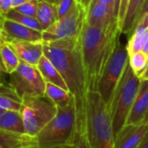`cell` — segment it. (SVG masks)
I'll return each instance as SVG.
<instances>
[{"label": "cell", "instance_id": "obj_28", "mask_svg": "<svg viewBox=\"0 0 148 148\" xmlns=\"http://www.w3.org/2000/svg\"><path fill=\"white\" fill-rule=\"evenodd\" d=\"M74 148H91L87 134V127L76 132L74 142Z\"/></svg>", "mask_w": 148, "mask_h": 148}, {"label": "cell", "instance_id": "obj_11", "mask_svg": "<svg viewBox=\"0 0 148 148\" xmlns=\"http://www.w3.org/2000/svg\"><path fill=\"white\" fill-rule=\"evenodd\" d=\"M148 134V122L126 124L114 136V148H138Z\"/></svg>", "mask_w": 148, "mask_h": 148}, {"label": "cell", "instance_id": "obj_30", "mask_svg": "<svg viewBox=\"0 0 148 148\" xmlns=\"http://www.w3.org/2000/svg\"><path fill=\"white\" fill-rule=\"evenodd\" d=\"M11 10V0H0V14L5 16Z\"/></svg>", "mask_w": 148, "mask_h": 148}, {"label": "cell", "instance_id": "obj_40", "mask_svg": "<svg viewBox=\"0 0 148 148\" xmlns=\"http://www.w3.org/2000/svg\"><path fill=\"white\" fill-rule=\"evenodd\" d=\"M42 1H45V2H48V3H54V4H57L59 3L60 0H42Z\"/></svg>", "mask_w": 148, "mask_h": 148}, {"label": "cell", "instance_id": "obj_6", "mask_svg": "<svg viewBox=\"0 0 148 148\" xmlns=\"http://www.w3.org/2000/svg\"><path fill=\"white\" fill-rule=\"evenodd\" d=\"M22 114L25 133L36 136L56 114L57 107L43 96H23L22 107L19 110Z\"/></svg>", "mask_w": 148, "mask_h": 148}, {"label": "cell", "instance_id": "obj_29", "mask_svg": "<svg viewBox=\"0 0 148 148\" xmlns=\"http://www.w3.org/2000/svg\"><path fill=\"white\" fill-rule=\"evenodd\" d=\"M128 3H129V0H121L119 14H118V26H119L120 31L121 29V27H122V24H123L126 14H127Z\"/></svg>", "mask_w": 148, "mask_h": 148}, {"label": "cell", "instance_id": "obj_19", "mask_svg": "<svg viewBox=\"0 0 148 148\" xmlns=\"http://www.w3.org/2000/svg\"><path fill=\"white\" fill-rule=\"evenodd\" d=\"M145 0H129L127 14L121 29V34L130 36L140 19Z\"/></svg>", "mask_w": 148, "mask_h": 148}, {"label": "cell", "instance_id": "obj_25", "mask_svg": "<svg viewBox=\"0 0 148 148\" xmlns=\"http://www.w3.org/2000/svg\"><path fill=\"white\" fill-rule=\"evenodd\" d=\"M148 62V55L143 51H140L129 56V65L134 74L140 78L147 69Z\"/></svg>", "mask_w": 148, "mask_h": 148}, {"label": "cell", "instance_id": "obj_39", "mask_svg": "<svg viewBox=\"0 0 148 148\" xmlns=\"http://www.w3.org/2000/svg\"><path fill=\"white\" fill-rule=\"evenodd\" d=\"M142 51H143L144 53H146L147 55H148V37L147 42H146V43H145V46H144V48H143V49H142Z\"/></svg>", "mask_w": 148, "mask_h": 148}, {"label": "cell", "instance_id": "obj_10", "mask_svg": "<svg viewBox=\"0 0 148 148\" xmlns=\"http://www.w3.org/2000/svg\"><path fill=\"white\" fill-rule=\"evenodd\" d=\"M85 22L108 34L121 33L113 9L97 0H93L86 10Z\"/></svg>", "mask_w": 148, "mask_h": 148}, {"label": "cell", "instance_id": "obj_3", "mask_svg": "<svg viewBox=\"0 0 148 148\" xmlns=\"http://www.w3.org/2000/svg\"><path fill=\"white\" fill-rule=\"evenodd\" d=\"M86 126L91 148H114L110 108L98 91H90L88 94Z\"/></svg>", "mask_w": 148, "mask_h": 148}, {"label": "cell", "instance_id": "obj_4", "mask_svg": "<svg viewBox=\"0 0 148 148\" xmlns=\"http://www.w3.org/2000/svg\"><path fill=\"white\" fill-rule=\"evenodd\" d=\"M76 134L75 98L65 108H57L55 117L36 135L37 148H55L73 145Z\"/></svg>", "mask_w": 148, "mask_h": 148}, {"label": "cell", "instance_id": "obj_1", "mask_svg": "<svg viewBox=\"0 0 148 148\" xmlns=\"http://www.w3.org/2000/svg\"><path fill=\"white\" fill-rule=\"evenodd\" d=\"M43 55L56 68L75 98L76 132L85 128L88 90L79 42H43Z\"/></svg>", "mask_w": 148, "mask_h": 148}, {"label": "cell", "instance_id": "obj_24", "mask_svg": "<svg viewBox=\"0 0 148 148\" xmlns=\"http://www.w3.org/2000/svg\"><path fill=\"white\" fill-rule=\"evenodd\" d=\"M5 18L15 21V22H16V23H18L20 24H23V25H24L26 27H29V28H31L33 29L42 32V29L40 23H38L36 17H31V16H25L23 14H21V13L17 12L14 9H12L5 16Z\"/></svg>", "mask_w": 148, "mask_h": 148}, {"label": "cell", "instance_id": "obj_38", "mask_svg": "<svg viewBox=\"0 0 148 148\" xmlns=\"http://www.w3.org/2000/svg\"><path fill=\"white\" fill-rule=\"evenodd\" d=\"M140 80L141 81H143V80H148V62L146 70L144 71V73L142 74V75L140 76Z\"/></svg>", "mask_w": 148, "mask_h": 148}, {"label": "cell", "instance_id": "obj_16", "mask_svg": "<svg viewBox=\"0 0 148 148\" xmlns=\"http://www.w3.org/2000/svg\"><path fill=\"white\" fill-rule=\"evenodd\" d=\"M0 148H37L36 136L0 129Z\"/></svg>", "mask_w": 148, "mask_h": 148}, {"label": "cell", "instance_id": "obj_20", "mask_svg": "<svg viewBox=\"0 0 148 148\" xmlns=\"http://www.w3.org/2000/svg\"><path fill=\"white\" fill-rule=\"evenodd\" d=\"M0 129L16 134H26L23 120L20 112L5 110L0 116Z\"/></svg>", "mask_w": 148, "mask_h": 148}, {"label": "cell", "instance_id": "obj_17", "mask_svg": "<svg viewBox=\"0 0 148 148\" xmlns=\"http://www.w3.org/2000/svg\"><path fill=\"white\" fill-rule=\"evenodd\" d=\"M23 103V98L16 93L14 88L7 82H0V108L4 110L19 111Z\"/></svg>", "mask_w": 148, "mask_h": 148}, {"label": "cell", "instance_id": "obj_2", "mask_svg": "<svg viewBox=\"0 0 148 148\" xmlns=\"http://www.w3.org/2000/svg\"><path fill=\"white\" fill-rule=\"evenodd\" d=\"M119 34H108L84 23L79 40L88 92L97 91L99 81L118 42Z\"/></svg>", "mask_w": 148, "mask_h": 148}, {"label": "cell", "instance_id": "obj_32", "mask_svg": "<svg viewBox=\"0 0 148 148\" xmlns=\"http://www.w3.org/2000/svg\"><path fill=\"white\" fill-rule=\"evenodd\" d=\"M120 3L121 0H114V15L115 18L118 21V14H119V9H120Z\"/></svg>", "mask_w": 148, "mask_h": 148}, {"label": "cell", "instance_id": "obj_14", "mask_svg": "<svg viewBox=\"0 0 148 148\" xmlns=\"http://www.w3.org/2000/svg\"><path fill=\"white\" fill-rule=\"evenodd\" d=\"M147 122H148V80H143L140 82L139 92L126 124Z\"/></svg>", "mask_w": 148, "mask_h": 148}, {"label": "cell", "instance_id": "obj_18", "mask_svg": "<svg viewBox=\"0 0 148 148\" xmlns=\"http://www.w3.org/2000/svg\"><path fill=\"white\" fill-rule=\"evenodd\" d=\"M36 67L39 69L45 82L55 84V85L59 86V87L62 88L63 89L69 91V88H68L67 84L65 83L63 78L62 77V75L56 69V68L54 66V64L44 55L41 57Z\"/></svg>", "mask_w": 148, "mask_h": 148}, {"label": "cell", "instance_id": "obj_5", "mask_svg": "<svg viewBox=\"0 0 148 148\" xmlns=\"http://www.w3.org/2000/svg\"><path fill=\"white\" fill-rule=\"evenodd\" d=\"M140 82V78L134 74L128 64L110 104V114L114 136L127 123L139 92Z\"/></svg>", "mask_w": 148, "mask_h": 148}, {"label": "cell", "instance_id": "obj_13", "mask_svg": "<svg viewBox=\"0 0 148 148\" xmlns=\"http://www.w3.org/2000/svg\"><path fill=\"white\" fill-rule=\"evenodd\" d=\"M5 42L13 48L21 62L36 66L43 56L42 42H36L18 40H6Z\"/></svg>", "mask_w": 148, "mask_h": 148}, {"label": "cell", "instance_id": "obj_26", "mask_svg": "<svg viewBox=\"0 0 148 148\" xmlns=\"http://www.w3.org/2000/svg\"><path fill=\"white\" fill-rule=\"evenodd\" d=\"M37 5H38V0H30L21 6L15 8L14 10L21 14L25 15V16H31V17H36Z\"/></svg>", "mask_w": 148, "mask_h": 148}, {"label": "cell", "instance_id": "obj_33", "mask_svg": "<svg viewBox=\"0 0 148 148\" xmlns=\"http://www.w3.org/2000/svg\"><path fill=\"white\" fill-rule=\"evenodd\" d=\"M76 1L85 9V10H87L93 0H76Z\"/></svg>", "mask_w": 148, "mask_h": 148}, {"label": "cell", "instance_id": "obj_36", "mask_svg": "<svg viewBox=\"0 0 148 148\" xmlns=\"http://www.w3.org/2000/svg\"><path fill=\"white\" fill-rule=\"evenodd\" d=\"M5 19V16H3L2 14H0V41L2 40V32H3V21Z\"/></svg>", "mask_w": 148, "mask_h": 148}, {"label": "cell", "instance_id": "obj_27", "mask_svg": "<svg viewBox=\"0 0 148 148\" xmlns=\"http://www.w3.org/2000/svg\"><path fill=\"white\" fill-rule=\"evenodd\" d=\"M76 0H60L57 6V20L67 16L76 5Z\"/></svg>", "mask_w": 148, "mask_h": 148}, {"label": "cell", "instance_id": "obj_12", "mask_svg": "<svg viewBox=\"0 0 148 148\" xmlns=\"http://www.w3.org/2000/svg\"><path fill=\"white\" fill-rule=\"evenodd\" d=\"M3 40H18L27 42H42V32L5 18L3 24Z\"/></svg>", "mask_w": 148, "mask_h": 148}, {"label": "cell", "instance_id": "obj_9", "mask_svg": "<svg viewBox=\"0 0 148 148\" xmlns=\"http://www.w3.org/2000/svg\"><path fill=\"white\" fill-rule=\"evenodd\" d=\"M10 75V84L16 93L23 96H43L46 82L36 66L20 62Z\"/></svg>", "mask_w": 148, "mask_h": 148}, {"label": "cell", "instance_id": "obj_21", "mask_svg": "<svg viewBox=\"0 0 148 148\" xmlns=\"http://www.w3.org/2000/svg\"><path fill=\"white\" fill-rule=\"evenodd\" d=\"M36 19L42 29V31L48 29L57 21L56 4L38 0Z\"/></svg>", "mask_w": 148, "mask_h": 148}, {"label": "cell", "instance_id": "obj_22", "mask_svg": "<svg viewBox=\"0 0 148 148\" xmlns=\"http://www.w3.org/2000/svg\"><path fill=\"white\" fill-rule=\"evenodd\" d=\"M20 62L13 48L2 39L0 41V63L4 74L10 75L13 73L19 66Z\"/></svg>", "mask_w": 148, "mask_h": 148}, {"label": "cell", "instance_id": "obj_31", "mask_svg": "<svg viewBox=\"0 0 148 148\" xmlns=\"http://www.w3.org/2000/svg\"><path fill=\"white\" fill-rule=\"evenodd\" d=\"M30 0H11V5H12V9H15L16 7H19L24 3H26L27 2H29Z\"/></svg>", "mask_w": 148, "mask_h": 148}, {"label": "cell", "instance_id": "obj_35", "mask_svg": "<svg viewBox=\"0 0 148 148\" xmlns=\"http://www.w3.org/2000/svg\"><path fill=\"white\" fill-rule=\"evenodd\" d=\"M144 14H148V0H145L143 8H142V10H141V12H140V18L141 16H143Z\"/></svg>", "mask_w": 148, "mask_h": 148}, {"label": "cell", "instance_id": "obj_41", "mask_svg": "<svg viewBox=\"0 0 148 148\" xmlns=\"http://www.w3.org/2000/svg\"><path fill=\"white\" fill-rule=\"evenodd\" d=\"M3 74H4V72H3V69H2V66H1V63H0V82H2L1 81V77H2V75Z\"/></svg>", "mask_w": 148, "mask_h": 148}, {"label": "cell", "instance_id": "obj_43", "mask_svg": "<svg viewBox=\"0 0 148 148\" xmlns=\"http://www.w3.org/2000/svg\"><path fill=\"white\" fill-rule=\"evenodd\" d=\"M4 111H5L4 109H3V108H0V116L3 114V112H4Z\"/></svg>", "mask_w": 148, "mask_h": 148}, {"label": "cell", "instance_id": "obj_34", "mask_svg": "<svg viewBox=\"0 0 148 148\" xmlns=\"http://www.w3.org/2000/svg\"><path fill=\"white\" fill-rule=\"evenodd\" d=\"M101 3H104L106 5H108V7H110L111 9H113L114 10V0H97Z\"/></svg>", "mask_w": 148, "mask_h": 148}, {"label": "cell", "instance_id": "obj_15", "mask_svg": "<svg viewBox=\"0 0 148 148\" xmlns=\"http://www.w3.org/2000/svg\"><path fill=\"white\" fill-rule=\"evenodd\" d=\"M148 37V14H144L139 19L127 46L129 56L142 51Z\"/></svg>", "mask_w": 148, "mask_h": 148}, {"label": "cell", "instance_id": "obj_37", "mask_svg": "<svg viewBox=\"0 0 148 148\" xmlns=\"http://www.w3.org/2000/svg\"><path fill=\"white\" fill-rule=\"evenodd\" d=\"M138 148H148V134L147 135V137L144 139V140L141 142V144L139 146Z\"/></svg>", "mask_w": 148, "mask_h": 148}, {"label": "cell", "instance_id": "obj_23", "mask_svg": "<svg viewBox=\"0 0 148 148\" xmlns=\"http://www.w3.org/2000/svg\"><path fill=\"white\" fill-rule=\"evenodd\" d=\"M44 96L51 101L57 108H65L74 98L68 90L49 82H46Z\"/></svg>", "mask_w": 148, "mask_h": 148}, {"label": "cell", "instance_id": "obj_7", "mask_svg": "<svg viewBox=\"0 0 148 148\" xmlns=\"http://www.w3.org/2000/svg\"><path fill=\"white\" fill-rule=\"evenodd\" d=\"M129 64V54L127 46L118 42L109 58L98 84V89L102 100L108 105L112 102L119 82Z\"/></svg>", "mask_w": 148, "mask_h": 148}, {"label": "cell", "instance_id": "obj_42", "mask_svg": "<svg viewBox=\"0 0 148 148\" xmlns=\"http://www.w3.org/2000/svg\"><path fill=\"white\" fill-rule=\"evenodd\" d=\"M55 148H74V144L73 145H70V146H65V147H60Z\"/></svg>", "mask_w": 148, "mask_h": 148}, {"label": "cell", "instance_id": "obj_8", "mask_svg": "<svg viewBox=\"0 0 148 148\" xmlns=\"http://www.w3.org/2000/svg\"><path fill=\"white\" fill-rule=\"evenodd\" d=\"M85 9L77 2L75 8L67 16L57 20L48 29L42 31V42H79L85 23Z\"/></svg>", "mask_w": 148, "mask_h": 148}]
</instances>
